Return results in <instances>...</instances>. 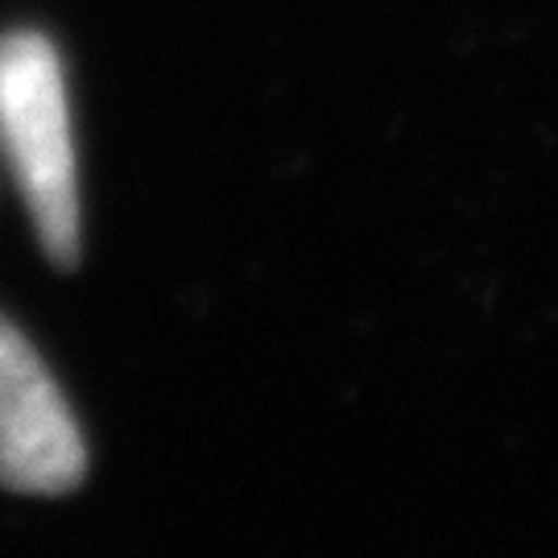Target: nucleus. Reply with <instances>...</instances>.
<instances>
[{
    "instance_id": "f03ea898",
    "label": "nucleus",
    "mask_w": 558,
    "mask_h": 558,
    "mask_svg": "<svg viewBox=\"0 0 558 558\" xmlns=\"http://www.w3.org/2000/svg\"><path fill=\"white\" fill-rule=\"evenodd\" d=\"M83 472L87 447L80 422L29 339L0 315V488L62 497Z\"/></svg>"
},
{
    "instance_id": "f257e3e1",
    "label": "nucleus",
    "mask_w": 558,
    "mask_h": 558,
    "mask_svg": "<svg viewBox=\"0 0 558 558\" xmlns=\"http://www.w3.org/2000/svg\"><path fill=\"white\" fill-rule=\"evenodd\" d=\"M0 141L41 253L59 269L80 265V182L66 83L41 34L0 38Z\"/></svg>"
}]
</instances>
